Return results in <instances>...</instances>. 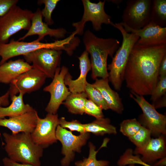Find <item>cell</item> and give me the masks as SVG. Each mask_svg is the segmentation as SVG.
I'll use <instances>...</instances> for the list:
<instances>
[{
  "label": "cell",
  "instance_id": "d6986e66",
  "mask_svg": "<svg viewBox=\"0 0 166 166\" xmlns=\"http://www.w3.org/2000/svg\"><path fill=\"white\" fill-rule=\"evenodd\" d=\"M89 53L86 50L84 51L78 57L79 61L80 74L78 77L73 80L69 72L66 75L64 79L66 85L72 93L85 92L87 83L86 77L88 72L91 70V64L89 57Z\"/></svg>",
  "mask_w": 166,
  "mask_h": 166
},
{
  "label": "cell",
  "instance_id": "603a6c76",
  "mask_svg": "<svg viewBox=\"0 0 166 166\" xmlns=\"http://www.w3.org/2000/svg\"><path fill=\"white\" fill-rule=\"evenodd\" d=\"M84 125L85 132H91L96 135H115L117 133L116 128L111 124L110 120L109 118L104 117L96 119L93 122Z\"/></svg>",
  "mask_w": 166,
  "mask_h": 166
},
{
  "label": "cell",
  "instance_id": "d6a6232c",
  "mask_svg": "<svg viewBox=\"0 0 166 166\" xmlns=\"http://www.w3.org/2000/svg\"><path fill=\"white\" fill-rule=\"evenodd\" d=\"M59 125L62 128H68L71 131H76L80 133L85 132L84 124L77 120L67 121L65 117H62L59 119Z\"/></svg>",
  "mask_w": 166,
  "mask_h": 166
},
{
  "label": "cell",
  "instance_id": "f1b7e54d",
  "mask_svg": "<svg viewBox=\"0 0 166 166\" xmlns=\"http://www.w3.org/2000/svg\"><path fill=\"white\" fill-rule=\"evenodd\" d=\"M142 125L136 118L123 121L120 124V132L124 136L130 137L134 135Z\"/></svg>",
  "mask_w": 166,
  "mask_h": 166
},
{
  "label": "cell",
  "instance_id": "e0dca14e",
  "mask_svg": "<svg viewBox=\"0 0 166 166\" xmlns=\"http://www.w3.org/2000/svg\"><path fill=\"white\" fill-rule=\"evenodd\" d=\"M133 153L140 155L145 163L153 166L159 160L166 157V140L165 135L151 138L141 148L136 147Z\"/></svg>",
  "mask_w": 166,
  "mask_h": 166
},
{
  "label": "cell",
  "instance_id": "836d02e7",
  "mask_svg": "<svg viewBox=\"0 0 166 166\" xmlns=\"http://www.w3.org/2000/svg\"><path fill=\"white\" fill-rule=\"evenodd\" d=\"M103 109L89 99L86 101L85 106V113L94 117L96 119L104 117Z\"/></svg>",
  "mask_w": 166,
  "mask_h": 166
},
{
  "label": "cell",
  "instance_id": "52a82bcc",
  "mask_svg": "<svg viewBox=\"0 0 166 166\" xmlns=\"http://www.w3.org/2000/svg\"><path fill=\"white\" fill-rule=\"evenodd\" d=\"M65 43L63 40L55 41L54 42L44 43L37 39L30 42L11 39L9 43L0 44V65L13 57L24 55L37 49L43 48L63 50Z\"/></svg>",
  "mask_w": 166,
  "mask_h": 166
},
{
  "label": "cell",
  "instance_id": "9c48e42d",
  "mask_svg": "<svg viewBox=\"0 0 166 166\" xmlns=\"http://www.w3.org/2000/svg\"><path fill=\"white\" fill-rule=\"evenodd\" d=\"M152 0H129L122 16V22L130 28L140 29L151 21Z\"/></svg>",
  "mask_w": 166,
  "mask_h": 166
},
{
  "label": "cell",
  "instance_id": "60d3db41",
  "mask_svg": "<svg viewBox=\"0 0 166 166\" xmlns=\"http://www.w3.org/2000/svg\"><path fill=\"white\" fill-rule=\"evenodd\" d=\"M128 166H135V164H130L128 165Z\"/></svg>",
  "mask_w": 166,
  "mask_h": 166
},
{
  "label": "cell",
  "instance_id": "9a60e30c",
  "mask_svg": "<svg viewBox=\"0 0 166 166\" xmlns=\"http://www.w3.org/2000/svg\"><path fill=\"white\" fill-rule=\"evenodd\" d=\"M128 33L134 34L139 38L136 43L142 45H152L166 43V27H162L151 22L144 27L135 30L124 24L120 23Z\"/></svg>",
  "mask_w": 166,
  "mask_h": 166
},
{
  "label": "cell",
  "instance_id": "cb8c5ba5",
  "mask_svg": "<svg viewBox=\"0 0 166 166\" xmlns=\"http://www.w3.org/2000/svg\"><path fill=\"white\" fill-rule=\"evenodd\" d=\"M85 92L71 93L63 102L69 113L82 115L85 113V106L87 99Z\"/></svg>",
  "mask_w": 166,
  "mask_h": 166
},
{
  "label": "cell",
  "instance_id": "2e32d148",
  "mask_svg": "<svg viewBox=\"0 0 166 166\" xmlns=\"http://www.w3.org/2000/svg\"><path fill=\"white\" fill-rule=\"evenodd\" d=\"M38 116L37 112L34 109L8 119H0V126L8 128L12 134H31L36 126Z\"/></svg>",
  "mask_w": 166,
  "mask_h": 166
},
{
  "label": "cell",
  "instance_id": "83f0119b",
  "mask_svg": "<svg viewBox=\"0 0 166 166\" xmlns=\"http://www.w3.org/2000/svg\"><path fill=\"white\" fill-rule=\"evenodd\" d=\"M136 164L144 166H153L142 161L139 155H134L133 151L131 148L126 149L117 162L118 166H125L130 164Z\"/></svg>",
  "mask_w": 166,
  "mask_h": 166
},
{
  "label": "cell",
  "instance_id": "4316f807",
  "mask_svg": "<svg viewBox=\"0 0 166 166\" xmlns=\"http://www.w3.org/2000/svg\"><path fill=\"white\" fill-rule=\"evenodd\" d=\"M85 92L89 99L95 103L102 109L107 110L109 109L107 103L100 92L91 84L87 83Z\"/></svg>",
  "mask_w": 166,
  "mask_h": 166
},
{
  "label": "cell",
  "instance_id": "4dcf8cb0",
  "mask_svg": "<svg viewBox=\"0 0 166 166\" xmlns=\"http://www.w3.org/2000/svg\"><path fill=\"white\" fill-rule=\"evenodd\" d=\"M60 1L59 0H39L38 1V4H44L45 5L44 8L41 10V13L45 23L48 25H51L54 23L52 18V14Z\"/></svg>",
  "mask_w": 166,
  "mask_h": 166
},
{
  "label": "cell",
  "instance_id": "5bb4252c",
  "mask_svg": "<svg viewBox=\"0 0 166 166\" xmlns=\"http://www.w3.org/2000/svg\"><path fill=\"white\" fill-rule=\"evenodd\" d=\"M59 120L57 114L48 113L44 118L38 116L36 126L30 134L34 142L43 148L57 142L56 132Z\"/></svg>",
  "mask_w": 166,
  "mask_h": 166
},
{
  "label": "cell",
  "instance_id": "ac0fdd59",
  "mask_svg": "<svg viewBox=\"0 0 166 166\" xmlns=\"http://www.w3.org/2000/svg\"><path fill=\"white\" fill-rule=\"evenodd\" d=\"M67 33L66 30L63 28L51 29L49 27L48 25L43 22L41 10L38 8L33 13L30 29L18 41L23 40L29 36L35 35L38 36L37 39L40 42L47 35L59 39L64 38Z\"/></svg>",
  "mask_w": 166,
  "mask_h": 166
},
{
  "label": "cell",
  "instance_id": "8d00e7d4",
  "mask_svg": "<svg viewBox=\"0 0 166 166\" xmlns=\"http://www.w3.org/2000/svg\"><path fill=\"white\" fill-rule=\"evenodd\" d=\"M156 109L162 108L166 106V94L154 102L152 104Z\"/></svg>",
  "mask_w": 166,
  "mask_h": 166
},
{
  "label": "cell",
  "instance_id": "ab89813d",
  "mask_svg": "<svg viewBox=\"0 0 166 166\" xmlns=\"http://www.w3.org/2000/svg\"><path fill=\"white\" fill-rule=\"evenodd\" d=\"M110 2H111L115 4H118L121 3L122 1L123 0H110Z\"/></svg>",
  "mask_w": 166,
  "mask_h": 166
},
{
  "label": "cell",
  "instance_id": "44dd1931",
  "mask_svg": "<svg viewBox=\"0 0 166 166\" xmlns=\"http://www.w3.org/2000/svg\"><path fill=\"white\" fill-rule=\"evenodd\" d=\"M32 67L23 59L6 62L0 65V83L10 84L20 75Z\"/></svg>",
  "mask_w": 166,
  "mask_h": 166
},
{
  "label": "cell",
  "instance_id": "484cf974",
  "mask_svg": "<svg viewBox=\"0 0 166 166\" xmlns=\"http://www.w3.org/2000/svg\"><path fill=\"white\" fill-rule=\"evenodd\" d=\"M151 22L161 27H166V0H152Z\"/></svg>",
  "mask_w": 166,
  "mask_h": 166
},
{
  "label": "cell",
  "instance_id": "6da1fadb",
  "mask_svg": "<svg viewBox=\"0 0 166 166\" xmlns=\"http://www.w3.org/2000/svg\"><path fill=\"white\" fill-rule=\"evenodd\" d=\"M166 54V43L152 45L135 44L124 76L131 92L143 96L151 95L158 80L160 62Z\"/></svg>",
  "mask_w": 166,
  "mask_h": 166
},
{
  "label": "cell",
  "instance_id": "8992f818",
  "mask_svg": "<svg viewBox=\"0 0 166 166\" xmlns=\"http://www.w3.org/2000/svg\"><path fill=\"white\" fill-rule=\"evenodd\" d=\"M130 97L139 106L143 113L139 117V122L148 129L152 135L157 137L166 135V116L158 113L153 106L143 96L131 92Z\"/></svg>",
  "mask_w": 166,
  "mask_h": 166
},
{
  "label": "cell",
  "instance_id": "f546056e",
  "mask_svg": "<svg viewBox=\"0 0 166 166\" xmlns=\"http://www.w3.org/2000/svg\"><path fill=\"white\" fill-rule=\"evenodd\" d=\"M150 131L147 128L142 126L139 130L133 136L128 138L136 148H141L145 145L151 138Z\"/></svg>",
  "mask_w": 166,
  "mask_h": 166
},
{
  "label": "cell",
  "instance_id": "d590c367",
  "mask_svg": "<svg viewBox=\"0 0 166 166\" xmlns=\"http://www.w3.org/2000/svg\"><path fill=\"white\" fill-rule=\"evenodd\" d=\"M2 162L4 166H34L32 165L23 164L14 161L8 157H5L2 159Z\"/></svg>",
  "mask_w": 166,
  "mask_h": 166
},
{
  "label": "cell",
  "instance_id": "30bf717a",
  "mask_svg": "<svg viewBox=\"0 0 166 166\" xmlns=\"http://www.w3.org/2000/svg\"><path fill=\"white\" fill-rule=\"evenodd\" d=\"M62 51L43 48L23 55L26 61L43 72L47 77L53 79L60 64Z\"/></svg>",
  "mask_w": 166,
  "mask_h": 166
},
{
  "label": "cell",
  "instance_id": "5b68a950",
  "mask_svg": "<svg viewBox=\"0 0 166 166\" xmlns=\"http://www.w3.org/2000/svg\"><path fill=\"white\" fill-rule=\"evenodd\" d=\"M33 13L16 5L0 17V44L8 43L10 38L22 30H28Z\"/></svg>",
  "mask_w": 166,
  "mask_h": 166
},
{
  "label": "cell",
  "instance_id": "277c9868",
  "mask_svg": "<svg viewBox=\"0 0 166 166\" xmlns=\"http://www.w3.org/2000/svg\"><path fill=\"white\" fill-rule=\"evenodd\" d=\"M112 26L120 32L123 40L111 63L107 65V70H109L108 79L115 89L119 91L124 80V71L130 53L139 38L134 34L127 32L120 23H113Z\"/></svg>",
  "mask_w": 166,
  "mask_h": 166
},
{
  "label": "cell",
  "instance_id": "74e56055",
  "mask_svg": "<svg viewBox=\"0 0 166 166\" xmlns=\"http://www.w3.org/2000/svg\"><path fill=\"white\" fill-rule=\"evenodd\" d=\"M159 76L166 75V54L162 59L158 70Z\"/></svg>",
  "mask_w": 166,
  "mask_h": 166
},
{
  "label": "cell",
  "instance_id": "7c38bea8",
  "mask_svg": "<svg viewBox=\"0 0 166 166\" xmlns=\"http://www.w3.org/2000/svg\"><path fill=\"white\" fill-rule=\"evenodd\" d=\"M56 135L57 139L62 145L61 153L64 156L61 161L62 166H69L73 160L75 152H80L82 147L86 144L90 136L89 133H80L78 136L58 125Z\"/></svg>",
  "mask_w": 166,
  "mask_h": 166
},
{
  "label": "cell",
  "instance_id": "7402d4cb",
  "mask_svg": "<svg viewBox=\"0 0 166 166\" xmlns=\"http://www.w3.org/2000/svg\"><path fill=\"white\" fill-rule=\"evenodd\" d=\"M24 94L20 92L18 95L14 96L10 99L12 102L10 105L5 107L0 106V119L12 117L34 110L30 105L24 103L23 100Z\"/></svg>",
  "mask_w": 166,
  "mask_h": 166
},
{
  "label": "cell",
  "instance_id": "d4e9b609",
  "mask_svg": "<svg viewBox=\"0 0 166 166\" xmlns=\"http://www.w3.org/2000/svg\"><path fill=\"white\" fill-rule=\"evenodd\" d=\"M109 140L108 138L104 139L101 147L97 150H96V147L91 142L89 143V154L88 158H85L82 160L77 161L75 162L76 166H108L109 162L106 160H97L96 159V155L99 150L103 147H106Z\"/></svg>",
  "mask_w": 166,
  "mask_h": 166
},
{
  "label": "cell",
  "instance_id": "e575fe53",
  "mask_svg": "<svg viewBox=\"0 0 166 166\" xmlns=\"http://www.w3.org/2000/svg\"><path fill=\"white\" fill-rule=\"evenodd\" d=\"M18 0H0V17L6 14L12 7L17 5Z\"/></svg>",
  "mask_w": 166,
  "mask_h": 166
},
{
  "label": "cell",
  "instance_id": "3957f363",
  "mask_svg": "<svg viewBox=\"0 0 166 166\" xmlns=\"http://www.w3.org/2000/svg\"><path fill=\"white\" fill-rule=\"evenodd\" d=\"M2 136L5 143L4 149L9 159L20 163L41 166L40 160L43 148L34 142L30 134L4 132Z\"/></svg>",
  "mask_w": 166,
  "mask_h": 166
},
{
  "label": "cell",
  "instance_id": "ffe728a7",
  "mask_svg": "<svg viewBox=\"0 0 166 166\" xmlns=\"http://www.w3.org/2000/svg\"><path fill=\"white\" fill-rule=\"evenodd\" d=\"M92 85L101 93L109 109L119 114H122L124 107L121 98L118 93L110 87L108 78L96 79Z\"/></svg>",
  "mask_w": 166,
  "mask_h": 166
},
{
  "label": "cell",
  "instance_id": "f35d334b",
  "mask_svg": "<svg viewBox=\"0 0 166 166\" xmlns=\"http://www.w3.org/2000/svg\"><path fill=\"white\" fill-rule=\"evenodd\" d=\"M9 93L8 91L3 95L0 96V106L5 107L10 104Z\"/></svg>",
  "mask_w": 166,
  "mask_h": 166
},
{
  "label": "cell",
  "instance_id": "1f68e13d",
  "mask_svg": "<svg viewBox=\"0 0 166 166\" xmlns=\"http://www.w3.org/2000/svg\"><path fill=\"white\" fill-rule=\"evenodd\" d=\"M166 94V75L159 76L156 85L152 91L150 100L154 102Z\"/></svg>",
  "mask_w": 166,
  "mask_h": 166
},
{
  "label": "cell",
  "instance_id": "4fadbf2b",
  "mask_svg": "<svg viewBox=\"0 0 166 166\" xmlns=\"http://www.w3.org/2000/svg\"><path fill=\"white\" fill-rule=\"evenodd\" d=\"M47 78L43 72L33 67L20 75L10 84L8 91L10 99L20 92L25 94L39 90L44 84Z\"/></svg>",
  "mask_w": 166,
  "mask_h": 166
},
{
  "label": "cell",
  "instance_id": "7a4b0ae2",
  "mask_svg": "<svg viewBox=\"0 0 166 166\" xmlns=\"http://www.w3.org/2000/svg\"><path fill=\"white\" fill-rule=\"evenodd\" d=\"M86 50L90 56L92 78H108L107 60L112 58L120 47V42L113 38H104L96 36L89 30L84 33L83 38Z\"/></svg>",
  "mask_w": 166,
  "mask_h": 166
},
{
  "label": "cell",
  "instance_id": "ba28073f",
  "mask_svg": "<svg viewBox=\"0 0 166 166\" xmlns=\"http://www.w3.org/2000/svg\"><path fill=\"white\" fill-rule=\"evenodd\" d=\"M105 0L99 1L97 3L92 2L89 0H82L84 13L81 20L72 24L75 30L73 33L75 34L82 35L84 34V25L87 22H91L93 29L99 31L102 28L103 24L112 25L111 17L105 12L104 5Z\"/></svg>",
  "mask_w": 166,
  "mask_h": 166
},
{
  "label": "cell",
  "instance_id": "8fae6325",
  "mask_svg": "<svg viewBox=\"0 0 166 166\" xmlns=\"http://www.w3.org/2000/svg\"><path fill=\"white\" fill-rule=\"evenodd\" d=\"M68 72V69L65 66L58 67L52 82L43 89V91L49 92L50 96L45 109L48 113L57 114L60 105L71 93L64 81Z\"/></svg>",
  "mask_w": 166,
  "mask_h": 166
}]
</instances>
